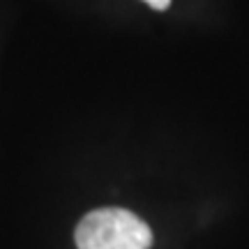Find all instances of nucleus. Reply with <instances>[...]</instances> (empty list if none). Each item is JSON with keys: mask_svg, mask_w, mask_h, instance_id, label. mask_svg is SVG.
<instances>
[{"mask_svg": "<svg viewBox=\"0 0 249 249\" xmlns=\"http://www.w3.org/2000/svg\"><path fill=\"white\" fill-rule=\"evenodd\" d=\"M74 242L79 249H150L152 231L124 208H99L76 224Z\"/></svg>", "mask_w": 249, "mask_h": 249, "instance_id": "f257e3e1", "label": "nucleus"}, {"mask_svg": "<svg viewBox=\"0 0 249 249\" xmlns=\"http://www.w3.org/2000/svg\"><path fill=\"white\" fill-rule=\"evenodd\" d=\"M145 5H150L152 9H157V12H164V9L171 7V0H143Z\"/></svg>", "mask_w": 249, "mask_h": 249, "instance_id": "f03ea898", "label": "nucleus"}]
</instances>
